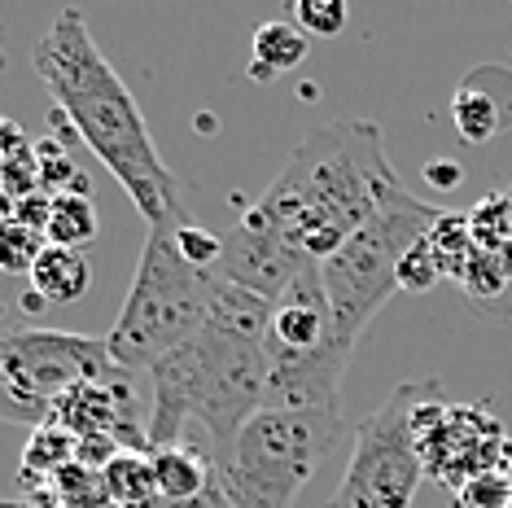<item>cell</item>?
I'll return each instance as SVG.
<instances>
[{
	"label": "cell",
	"mask_w": 512,
	"mask_h": 508,
	"mask_svg": "<svg viewBox=\"0 0 512 508\" xmlns=\"http://www.w3.org/2000/svg\"><path fill=\"white\" fill-rule=\"evenodd\" d=\"M504 473H508V482H512V456H508V465H504Z\"/></svg>",
	"instance_id": "cell-32"
},
{
	"label": "cell",
	"mask_w": 512,
	"mask_h": 508,
	"mask_svg": "<svg viewBox=\"0 0 512 508\" xmlns=\"http://www.w3.org/2000/svg\"><path fill=\"white\" fill-rule=\"evenodd\" d=\"M307 268H316V263L294 254L272 233H263V228L237 219V228L224 237V250H219V263L211 272L219 276V281L263 298V303H276V298H281Z\"/></svg>",
	"instance_id": "cell-12"
},
{
	"label": "cell",
	"mask_w": 512,
	"mask_h": 508,
	"mask_svg": "<svg viewBox=\"0 0 512 508\" xmlns=\"http://www.w3.org/2000/svg\"><path fill=\"white\" fill-rule=\"evenodd\" d=\"M36 167H40V193L49 198H62V193H88V180L71 158H66V145L49 136V141H36Z\"/></svg>",
	"instance_id": "cell-22"
},
{
	"label": "cell",
	"mask_w": 512,
	"mask_h": 508,
	"mask_svg": "<svg viewBox=\"0 0 512 508\" xmlns=\"http://www.w3.org/2000/svg\"><path fill=\"white\" fill-rule=\"evenodd\" d=\"M342 430V408H259L211 456L219 491L232 508H294Z\"/></svg>",
	"instance_id": "cell-5"
},
{
	"label": "cell",
	"mask_w": 512,
	"mask_h": 508,
	"mask_svg": "<svg viewBox=\"0 0 512 508\" xmlns=\"http://www.w3.org/2000/svg\"><path fill=\"white\" fill-rule=\"evenodd\" d=\"M394 189H403V180L386 158L381 127L337 119L311 127L289 149L285 167L241 219L285 241L302 259L324 263L381 211Z\"/></svg>",
	"instance_id": "cell-2"
},
{
	"label": "cell",
	"mask_w": 512,
	"mask_h": 508,
	"mask_svg": "<svg viewBox=\"0 0 512 508\" xmlns=\"http://www.w3.org/2000/svg\"><path fill=\"white\" fill-rule=\"evenodd\" d=\"M219 303V276L193 268L176 246V228H149L132 290H127L119 320L106 333V351L123 373H154V368L189 342L211 320Z\"/></svg>",
	"instance_id": "cell-4"
},
{
	"label": "cell",
	"mask_w": 512,
	"mask_h": 508,
	"mask_svg": "<svg viewBox=\"0 0 512 508\" xmlns=\"http://www.w3.org/2000/svg\"><path fill=\"white\" fill-rule=\"evenodd\" d=\"M97 233H101V224H97V211H92L88 193H62V198H53L49 224H44V241H49V246L84 254V246H92Z\"/></svg>",
	"instance_id": "cell-19"
},
{
	"label": "cell",
	"mask_w": 512,
	"mask_h": 508,
	"mask_svg": "<svg viewBox=\"0 0 512 508\" xmlns=\"http://www.w3.org/2000/svg\"><path fill=\"white\" fill-rule=\"evenodd\" d=\"M442 395L438 377L399 381L381 408L355 421V443L329 508H412L425 482V460L416 447V408Z\"/></svg>",
	"instance_id": "cell-8"
},
{
	"label": "cell",
	"mask_w": 512,
	"mask_h": 508,
	"mask_svg": "<svg viewBox=\"0 0 512 508\" xmlns=\"http://www.w3.org/2000/svg\"><path fill=\"white\" fill-rule=\"evenodd\" d=\"M307 36L294 27L289 18H272L263 22L259 31H254L250 40V66L246 75L254 84H276L281 75H289L294 66H302V57H307Z\"/></svg>",
	"instance_id": "cell-15"
},
{
	"label": "cell",
	"mask_w": 512,
	"mask_h": 508,
	"mask_svg": "<svg viewBox=\"0 0 512 508\" xmlns=\"http://www.w3.org/2000/svg\"><path fill=\"white\" fill-rule=\"evenodd\" d=\"M438 281H447V268H442L434 241L421 237L412 250L403 254V263H399V290H407V294H429Z\"/></svg>",
	"instance_id": "cell-25"
},
{
	"label": "cell",
	"mask_w": 512,
	"mask_h": 508,
	"mask_svg": "<svg viewBox=\"0 0 512 508\" xmlns=\"http://www.w3.org/2000/svg\"><path fill=\"white\" fill-rule=\"evenodd\" d=\"M0 508H22V500H0Z\"/></svg>",
	"instance_id": "cell-31"
},
{
	"label": "cell",
	"mask_w": 512,
	"mask_h": 508,
	"mask_svg": "<svg viewBox=\"0 0 512 508\" xmlns=\"http://www.w3.org/2000/svg\"><path fill=\"white\" fill-rule=\"evenodd\" d=\"M451 508H512V482L504 469L477 473L464 487L451 491Z\"/></svg>",
	"instance_id": "cell-26"
},
{
	"label": "cell",
	"mask_w": 512,
	"mask_h": 508,
	"mask_svg": "<svg viewBox=\"0 0 512 508\" xmlns=\"http://www.w3.org/2000/svg\"><path fill=\"white\" fill-rule=\"evenodd\" d=\"M92 285V268H88V254L79 250H62V246H44L40 263L31 268V290H36L40 303L66 307L79 303Z\"/></svg>",
	"instance_id": "cell-16"
},
{
	"label": "cell",
	"mask_w": 512,
	"mask_h": 508,
	"mask_svg": "<svg viewBox=\"0 0 512 508\" xmlns=\"http://www.w3.org/2000/svg\"><path fill=\"white\" fill-rule=\"evenodd\" d=\"M267 408H337L355 346L342 342L320 263L272 303L263 333Z\"/></svg>",
	"instance_id": "cell-6"
},
{
	"label": "cell",
	"mask_w": 512,
	"mask_h": 508,
	"mask_svg": "<svg viewBox=\"0 0 512 508\" xmlns=\"http://www.w3.org/2000/svg\"><path fill=\"white\" fill-rule=\"evenodd\" d=\"M451 127L460 145H486L512 127V71L508 66H473L451 92Z\"/></svg>",
	"instance_id": "cell-13"
},
{
	"label": "cell",
	"mask_w": 512,
	"mask_h": 508,
	"mask_svg": "<svg viewBox=\"0 0 512 508\" xmlns=\"http://www.w3.org/2000/svg\"><path fill=\"white\" fill-rule=\"evenodd\" d=\"M416 447L425 478H438L447 491L464 487L477 473L504 469L512 456V438L491 412L473 403H447L442 395L416 408Z\"/></svg>",
	"instance_id": "cell-10"
},
{
	"label": "cell",
	"mask_w": 512,
	"mask_h": 508,
	"mask_svg": "<svg viewBox=\"0 0 512 508\" xmlns=\"http://www.w3.org/2000/svg\"><path fill=\"white\" fill-rule=\"evenodd\" d=\"M425 180L434 184V189H456V184L464 180V171L456 163H438V158H434V163L425 167Z\"/></svg>",
	"instance_id": "cell-28"
},
{
	"label": "cell",
	"mask_w": 512,
	"mask_h": 508,
	"mask_svg": "<svg viewBox=\"0 0 512 508\" xmlns=\"http://www.w3.org/2000/svg\"><path fill=\"white\" fill-rule=\"evenodd\" d=\"M44 246H49V241H44L40 228L22 224L18 215L0 219V272L5 276H31Z\"/></svg>",
	"instance_id": "cell-21"
},
{
	"label": "cell",
	"mask_w": 512,
	"mask_h": 508,
	"mask_svg": "<svg viewBox=\"0 0 512 508\" xmlns=\"http://www.w3.org/2000/svg\"><path fill=\"white\" fill-rule=\"evenodd\" d=\"M31 66H36L40 84L49 88L53 110L101 158V167L123 184V193L136 202L145 224L149 228L189 224L176 171L162 163L132 88L110 66V57L97 49L88 18L79 9H62L49 22V31L31 53Z\"/></svg>",
	"instance_id": "cell-1"
},
{
	"label": "cell",
	"mask_w": 512,
	"mask_h": 508,
	"mask_svg": "<svg viewBox=\"0 0 512 508\" xmlns=\"http://www.w3.org/2000/svg\"><path fill=\"white\" fill-rule=\"evenodd\" d=\"M49 487L62 495L66 508H114L110 491H106V478H101L97 469L79 465V460H71L66 469H57L49 478Z\"/></svg>",
	"instance_id": "cell-24"
},
{
	"label": "cell",
	"mask_w": 512,
	"mask_h": 508,
	"mask_svg": "<svg viewBox=\"0 0 512 508\" xmlns=\"http://www.w3.org/2000/svg\"><path fill=\"white\" fill-rule=\"evenodd\" d=\"M272 303L237 285L219 281V303L189 342L162 360L149 408V447L184 443V425L197 421L206 434V452H224L254 412L267 408V351L263 333Z\"/></svg>",
	"instance_id": "cell-3"
},
{
	"label": "cell",
	"mask_w": 512,
	"mask_h": 508,
	"mask_svg": "<svg viewBox=\"0 0 512 508\" xmlns=\"http://www.w3.org/2000/svg\"><path fill=\"white\" fill-rule=\"evenodd\" d=\"M429 241H434L442 268H447V281H464L477 259V237H473V224L469 215L460 211H442L438 224L429 228Z\"/></svg>",
	"instance_id": "cell-20"
},
{
	"label": "cell",
	"mask_w": 512,
	"mask_h": 508,
	"mask_svg": "<svg viewBox=\"0 0 512 508\" xmlns=\"http://www.w3.org/2000/svg\"><path fill=\"white\" fill-rule=\"evenodd\" d=\"M302 36H316V40H333L346 31V22H351V9H346V0H294V5H285V14Z\"/></svg>",
	"instance_id": "cell-23"
},
{
	"label": "cell",
	"mask_w": 512,
	"mask_h": 508,
	"mask_svg": "<svg viewBox=\"0 0 512 508\" xmlns=\"http://www.w3.org/2000/svg\"><path fill=\"white\" fill-rule=\"evenodd\" d=\"M491 206H495V215L504 219V233L512 237V189H508V193H495Z\"/></svg>",
	"instance_id": "cell-30"
},
{
	"label": "cell",
	"mask_w": 512,
	"mask_h": 508,
	"mask_svg": "<svg viewBox=\"0 0 512 508\" xmlns=\"http://www.w3.org/2000/svg\"><path fill=\"white\" fill-rule=\"evenodd\" d=\"M22 508H66L62 495H57L49 482H40V487H31L27 495H22Z\"/></svg>",
	"instance_id": "cell-29"
},
{
	"label": "cell",
	"mask_w": 512,
	"mask_h": 508,
	"mask_svg": "<svg viewBox=\"0 0 512 508\" xmlns=\"http://www.w3.org/2000/svg\"><path fill=\"white\" fill-rule=\"evenodd\" d=\"M132 373L106 377V381H79L75 390H66L53 403V425H62L66 434L84 438H110L119 447H136L149 452V430L136 421V386Z\"/></svg>",
	"instance_id": "cell-11"
},
{
	"label": "cell",
	"mask_w": 512,
	"mask_h": 508,
	"mask_svg": "<svg viewBox=\"0 0 512 508\" xmlns=\"http://www.w3.org/2000/svg\"><path fill=\"white\" fill-rule=\"evenodd\" d=\"M154 456V478H158V500L167 504H193L211 491L215 469H211V452L193 447L189 438L171 447H149Z\"/></svg>",
	"instance_id": "cell-14"
},
{
	"label": "cell",
	"mask_w": 512,
	"mask_h": 508,
	"mask_svg": "<svg viewBox=\"0 0 512 508\" xmlns=\"http://www.w3.org/2000/svg\"><path fill=\"white\" fill-rule=\"evenodd\" d=\"M176 246H180V254L193 263V268H215L219 250H224V237L206 233V228H197V224H180L176 228Z\"/></svg>",
	"instance_id": "cell-27"
},
{
	"label": "cell",
	"mask_w": 512,
	"mask_h": 508,
	"mask_svg": "<svg viewBox=\"0 0 512 508\" xmlns=\"http://www.w3.org/2000/svg\"><path fill=\"white\" fill-rule=\"evenodd\" d=\"M442 206L421 202L416 193L394 189L381 211L368 219L359 233L346 241L342 250H333L320 263L324 294H329L337 333L346 346H359L372 316H381V307L399 294V263L403 254L429 237V228L438 224Z\"/></svg>",
	"instance_id": "cell-7"
},
{
	"label": "cell",
	"mask_w": 512,
	"mask_h": 508,
	"mask_svg": "<svg viewBox=\"0 0 512 508\" xmlns=\"http://www.w3.org/2000/svg\"><path fill=\"white\" fill-rule=\"evenodd\" d=\"M123 368L110 360L106 338L66 329H9L0 333V421L40 425L53 421V403L79 381H106Z\"/></svg>",
	"instance_id": "cell-9"
},
{
	"label": "cell",
	"mask_w": 512,
	"mask_h": 508,
	"mask_svg": "<svg viewBox=\"0 0 512 508\" xmlns=\"http://www.w3.org/2000/svg\"><path fill=\"white\" fill-rule=\"evenodd\" d=\"M75 447L79 438L66 434L62 425H40V430H31V443L27 452H22V465H18V482L22 487H40V482H49L57 469H66L75 460Z\"/></svg>",
	"instance_id": "cell-18"
},
{
	"label": "cell",
	"mask_w": 512,
	"mask_h": 508,
	"mask_svg": "<svg viewBox=\"0 0 512 508\" xmlns=\"http://www.w3.org/2000/svg\"><path fill=\"white\" fill-rule=\"evenodd\" d=\"M106 478V491H110V504L114 508H141V504H154L158 500V478H154V456L149 452H136V447H123L119 456L101 469Z\"/></svg>",
	"instance_id": "cell-17"
}]
</instances>
